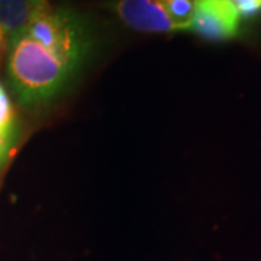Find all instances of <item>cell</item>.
Here are the masks:
<instances>
[{
	"mask_svg": "<svg viewBox=\"0 0 261 261\" xmlns=\"http://www.w3.org/2000/svg\"><path fill=\"white\" fill-rule=\"evenodd\" d=\"M8 51L10 86L25 105L51 100L75 75L27 34L12 39Z\"/></svg>",
	"mask_w": 261,
	"mask_h": 261,
	"instance_id": "1",
	"label": "cell"
},
{
	"mask_svg": "<svg viewBox=\"0 0 261 261\" xmlns=\"http://www.w3.org/2000/svg\"><path fill=\"white\" fill-rule=\"evenodd\" d=\"M23 34L37 41L74 74L93 49V37L84 19L74 10L53 8L49 2L35 12Z\"/></svg>",
	"mask_w": 261,
	"mask_h": 261,
	"instance_id": "2",
	"label": "cell"
},
{
	"mask_svg": "<svg viewBox=\"0 0 261 261\" xmlns=\"http://www.w3.org/2000/svg\"><path fill=\"white\" fill-rule=\"evenodd\" d=\"M240 15L232 0H196L190 31L211 42L237 37Z\"/></svg>",
	"mask_w": 261,
	"mask_h": 261,
	"instance_id": "3",
	"label": "cell"
},
{
	"mask_svg": "<svg viewBox=\"0 0 261 261\" xmlns=\"http://www.w3.org/2000/svg\"><path fill=\"white\" fill-rule=\"evenodd\" d=\"M103 6L113 12L128 28L137 32H177V28L171 23L160 5V0H108Z\"/></svg>",
	"mask_w": 261,
	"mask_h": 261,
	"instance_id": "4",
	"label": "cell"
},
{
	"mask_svg": "<svg viewBox=\"0 0 261 261\" xmlns=\"http://www.w3.org/2000/svg\"><path fill=\"white\" fill-rule=\"evenodd\" d=\"M48 0H0V28L9 39L25 32L29 20Z\"/></svg>",
	"mask_w": 261,
	"mask_h": 261,
	"instance_id": "5",
	"label": "cell"
},
{
	"mask_svg": "<svg viewBox=\"0 0 261 261\" xmlns=\"http://www.w3.org/2000/svg\"><path fill=\"white\" fill-rule=\"evenodd\" d=\"M195 3L196 0H160V5L177 31L190 29Z\"/></svg>",
	"mask_w": 261,
	"mask_h": 261,
	"instance_id": "6",
	"label": "cell"
},
{
	"mask_svg": "<svg viewBox=\"0 0 261 261\" xmlns=\"http://www.w3.org/2000/svg\"><path fill=\"white\" fill-rule=\"evenodd\" d=\"M0 135L9 142H15V111L9 96L0 84Z\"/></svg>",
	"mask_w": 261,
	"mask_h": 261,
	"instance_id": "7",
	"label": "cell"
},
{
	"mask_svg": "<svg viewBox=\"0 0 261 261\" xmlns=\"http://www.w3.org/2000/svg\"><path fill=\"white\" fill-rule=\"evenodd\" d=\"M240 16H254L261 10V0H232Z\"/></svg>",
	"mask_w": 261,
	"mask_h": 261,
	"instance_id": "8",
	"label": "cell"
},
{
	"mask_svg": "<svg viewBox=\"0 0 261 261\" xmlns=\"http://www.w3.org/2000/svg\"><path fill=\"white\" fill-rule=\"evenodd\" d=\"M8 47H9V39L6 37L5 31L0 28V63H2V58L5 56V53L8 51Z\"/></svg>",
	"mask_w": 261,
	"mask_h": 261,
	"instance_id": "9",
	"label": "cell"
},
{
	"mask_svg": "<svg viewBox=\"0 0 261 261\" xmlns=\"http://www.w3.org/2000/svg\"><path fill=\"white\" fill-rule=\"evenodd\" d=\"M5 163H6V159H3V157H0V170H2V167L5 166Z\"/></svg>",
	"mask_w": 261,
	"mask_h": 261,
	"instance_id": "10",
	"label": "cell"
}]
</instances>
